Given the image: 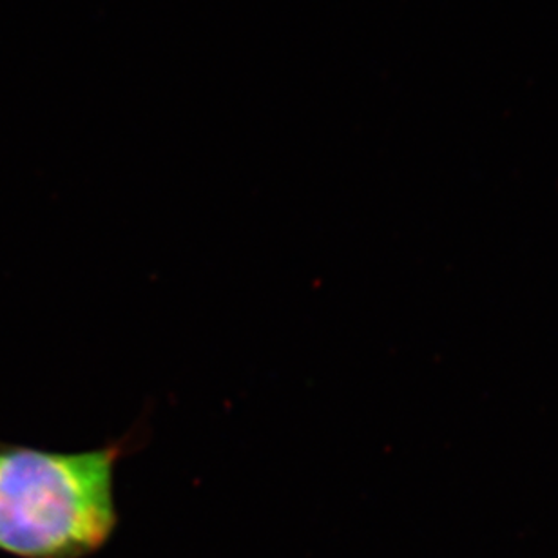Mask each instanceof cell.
I'll return each mask as SVG.
<instances>
[{
	"instance_id": "cell-1",
	"label": "cell",
	"mask_w": 558,
	"mask_h": 558,
	"mask_svg": "<svg viewBox=\"0 0 558 558\" xmlns=\"http://www.w3.org/2000/svg\"><path fill=\"white\" fill-rule=\"evenodd\" d=\"M130 440L51 451L0 440V554L86 558L117 524L114 470Z\"/></svg>"
}]
</instances>
